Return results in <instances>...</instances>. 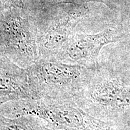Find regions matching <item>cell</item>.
<instances>
[{"mask_svg":"<svg viewBox=\"0 0 130 130\" xmlns=\"http://www.w3.org/2000/svg\"><path fill=\"white\" fill-rule=\"evenodd\" d=\"M75 102L91 116L125 128L130 123V81L97 66Z\"/></svg>","mask_w":130,"mask_h":130,"instance_id":"obj_1","label":"cell"},{"mask_svg":"<svg viewBox=\"0 0 130 130\" xmlns=\"http://www.w3.org/2000/svg\"><path fill=\"white\" fill-rule=\"evenodd\" d=\"M93 69L53 59L39 58L27 70L38 99L75 102L88 82Z\"/></svg>","mask_w":130,"mask_h":130,"instance_id":"obj_2","label":"cell"},{"mask_svg":"<svg viewBox=\"0 0 130 130\" xmlns=\"http://www.w3.org/2000/svg\"><path fill=\"white\" fill-rule=\"evenodd\" d=\"M12 102L13 118L31 115L57 130H109L115 126L91 116L72 101L40 98Z\"/></svg>","mask_w":130,"mask_h":130,"instance_id":"obj_3","label":"cell"},{"mask_svg":"<svg viewBox=\"0 0 130 130\" xmlns=\"http://www.w3.org/2000/svg\"><path fill=\"white\" fill-rule=\"evenodd\" d=\"M32 27L39 58L53 59L89 12L86 4H59L42 8Z\"/></svg>","mask_w":130,"mask_h":130,"instance_id":"obj_4","label":"cell"},{"mask_svg":"<svg viewBox=\"0 0 130 130\" xmlns=\"http://www.w3.org/2000/svg\"><path fill=\"white\" fill-rule=\"evenodd\" d=\"M0 54L24 69L38 60L35 32L23 8L0 11Z\"/></svg>","mask_w":130,"mask_h":130,"instance_id":"obj_5","label":"cell"},{"mask_svg":"<svg viewBox=\"0 0 130 130\" xmlns=\"http://www.w3.org/2000/svg\"><path fill=\"white\" fill-rule=\"evenodd\" d=\"M119 40L115 31L107 28L94 35L74 33L53 59L69 64L94 68L101 49Z\"/></svg>","mask_w":130,"mask_h":130,"instance_id":"obj_6","label":"cell"},{"mask_svg":"<svg viewBox=\"0 0 130 130\" xmlns=\"http://www.w3.org/2000/svg\"><path fill=\"white\" fill-rule=\"evenodd\" d=\"M22 100H38L27 70L0 54V106Z\"/></svg>","mask_w":130,"mask_h":130,"instance_id":"obj_7","label":"cell"},{"mask_svg":"<svg viewBox=\"0 0 130 130\" xmlns=\"http://www.w3.org/2000/svg\"><path fill=\"white\" fill-rule=\"evenodd\" d=\"M0 130H57L41 119L31 115L7 118L0 113Z\"/></svg>","mask_w":130,"mask_h":130,"instance_id":"obj_8","label":"cell"},{"mask_svg":"<svg viewBox=\"0 0 130 130\" xmlns=\"http://www.w3.org/2000/svg\"><path fill=\"white\" fill-rule=\"evenodd\" d=\"M90 1H98L106 4H110V0H32V3L37 9L59 4H86Z\"/></svg>","mask_w":130,"mask_h":130,"instance_id":"obj_9","label":"cell"},{"mask_svg":"<svg viewBox=\"0 0 130 130\" xmlns=\"http://www.w3.org/2000/svg\"><path fill=\"white\" fill-rule=\"evenodd\" d=\"M22 0H0V11L11 7L23 8Z\"/></svg>","mask_w":130,"mask_h":130,"instance_id":"obj_10","label":"cell"},{"mask_svg":"<svg viewBox=\"0 0 130 130\" xmlns=\"http://www.w3.org/2000/svg\"><path fill=\"white\" fill-rule=\"evenodd\" d=\"M109 130H125V128L123 127H120V126H114Z\"/></svg>","mask_w":130,"mask_h":130,"instance_id":"obj_11","label":"cell"}]
</instances>
